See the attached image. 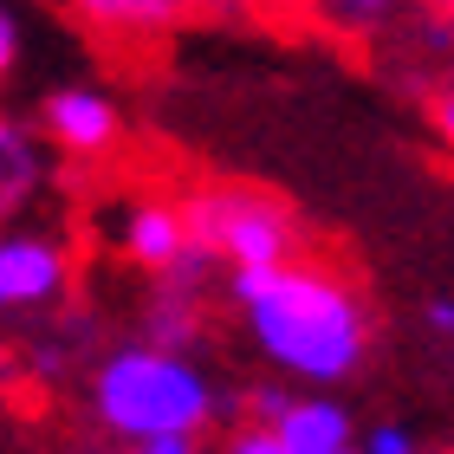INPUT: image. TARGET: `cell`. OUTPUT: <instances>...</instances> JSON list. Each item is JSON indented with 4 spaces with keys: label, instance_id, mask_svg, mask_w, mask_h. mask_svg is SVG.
I'll list each match as a JSON object with an SVG mask.
<instances>
[{
    "label": "cell",
    "instance_id": "9a60e30c",
    "mask_svg": "<svg viewBox=\"0 0 454 454\" xmlns=\"http://www.w3.org/2000/svg\"><path fill=\"white\" fill-rule=\"evenodd\" d=\"M428 117H435V137H442V150L454 156V72H448L442 85H435V111H428Z\"/></svg>",
    "mask_w": 454,
    "mask_h": 454
},
{
    "label": "cell",
    "instance_id": "52a82bcc",
    "mask_svg": "<svg viewBox=\"0 0 454 454\" xmlns=\"http://www.w3.org/2000/svg\"><path fill=\"white\" fill-rule=\"evenodd\" d=\"M286 454H357V428L338 396H299L293 416L279 422Z\"/></svg>",
    "mask_w": 454,
    "mask_h": 454
},
{
    "label": "cell",
    "instance_id": "2e32d148",
    "mask_svg": "<svg viewBox=\"0 0 454 454\" xmlns=\"http://www.w3.org/2000/svg\"><path fill=\"white\" fill-rule=\"evenodd\" d=\"M13 66H20V13L0 7V72H13Z\"/></svg>",
    "mask_w": 454,
    "mask_h": 454
},
{
    "label": "cell",
    "instance_id": "ffe728a7",
    "mask_svg": "<svg viewBox=\"0 0 454 454\" xmlns=\"http://www.w3.org/2000/svg\"><path fill=\"white\" fill-rule=\"evenodd\" d=\"M435 7H442V27L454 33V0H435Z\"/></svg>",
    "mask_w": 454,
    "mask_h": 454
},
{
    "label": "cell",
    "instance_id": "7c38bea8",
    "mask_svg": "<svg viewBox=\"0 0 454 454\" xmlns=\"http://www.w3.org/2000/svg\"><path fill=\"white\" fill-rule=\"evenodd\" d=\"M293 403L299 396H286V383H254L247 389V422L254 428H279L286 416H293Z\"/></svg>",
    "mask_w": 454,
    "mask_h": 454
},
{
    "label": "cell",
    "instance_id": "44dd1931",
    "mask_svg": "<svg viewBox=\"0 0 454 454\" xmlns=\"http://www.w3.org/2000/svg\"><path fill=\"white\" fill-rule=\"evenodd\" d=\"M357 454H364V448H357Z\"/></svg>",
    "mask_w": 454,
    "mask_h": 454
},
{
    "label": "cell",
    "instance_id": "4fadbf2b",
    "mask_svg": "<svg viewBox=\"0 0 454 454\" xmlns=\"http://www.w3.org/2000/svg\"><path fill=\"white\" fill-rule=\"evenodd\" d=\"M364 454H422V448H416V428L409 422H377L364 435Z\"/></svg>",
    "mask_w": 454,
    "mask_h": 454
},
{
    "label": "cell",
    "instance_id": "5bb4252c",
    "mask_svg": "<svg viewBox=\"0 0 454 454\" xmlns=\"http://www.w3.org/2000/svg\"><path fill=\"white\" fill-rule=\"evenodd\" d=\"M221 454H286V442H279V428H254V422H240L234 435H227Z\"/></svg>",
    "mask_w": 454,
    "mask_h": 454
},
{
    "label": "cell",
    "instance_id": "ba28073f",
    "mask_svg": "<svg viewBox=\"0 0 454 454\" xmlns=\"http://www.w3.org/2000/svg\"><path fill=\"white\" fill-rule=\"evenodd\" d=\"M66 7L98 33H117V39H150V33H169L195 0H66Z\"/></svg>",
    "mask_w": 454,
    "mask_h": 454
},
{
    "label": "cell",
    "instance_id": "8992f818",
    "mask_svg": "<svg viewBox=\"0 0 454 454\" xmlns=\"http://www.w3.org/2000/svg\"><path fill=\"white\" fill-rule=\"evenodd\" d=\"M117 247H123L130 266L169 279L176 266L189 260V221H182V201H130V208L117 215Z\"/></svg>",
    "mask_w": 454,
    "mask_h": 454
},
{
    "label": "cell",
    "instance_id": "277c9868",
    "mask_svg": "<svg viewBox=\"0 0 454 454\" xmlns=\"http://www.w3.org/2000/svg\"><path fill=\"white\" fill-rule=\"evenodd\" d=\"M66 286H72V260L52 234L13 227L0 240V305L7 312H39V305L66 299Z\"/></svg>",
    "mask_w": 454,
    "mask_h": 454
},
{
    "label": "cell",
    "instance_id": "30bf717a",
    "mask_svg": "<svg viewBox=\"0 0 454 454\" xmlns=\"http://www.w3.org/2000/svg\"><path fill=\"white\" fill-rule=\"evenodd\" d=\"M143 338L162 344V350H182V357H195V338H201V305H195V293H176V286H162V293H156V312L143 318Z\"/></svg>",
    "mask_w": 454,
    "mask_h": 454
},
{
    "label": "cell",
    "instance_id": "6da1fadb",
    "mask_svg": "<svg viewBox=\"0 0 454 454\" xmlns=\"http://www.w3.org/2000/svg\"><path fill=\"white\" fill-rule=\"evenodd\" d=\"M227 299L240 305L247 338L279 377L344 383L370 357V305L338 266L293 260L266 273H227Z\"/></svg>",
    "mask_w": 454,
    "mask_h": 454
},
{
    "label": "cell",
    "instance_id": "8fae6325",
    "mask_svg": "<svg viewBox=\"0 0 454 454\" xmlns=\"http://www.w3.org/2000/svg\"><path fill=\"white\" fill-rule=\"evenodd\" d=\"M325 13H332L344 33H383L389 20L403 13V0H325Z\"/></svg>",
    "mask_w": 454,
    "mask_h": 454
},
{
    "label": "cell",
    "instance_id": "e0dca14e",
    "mask_svg": "<svg viewBox=\"0 0 454 454\" xmlns=\"http://www.w3.org/2000/svg\"><path fill=\"white\" fill-rule=\"evenodd\" d=\"M422 318H428V332L454 338V299H428V305H422Z\"/></svg>",
    "mask_w": 454,
    "mask_h": 454
},
{
    "label": "cell",
    "instance_id": "7a4b0ae2",
    "mask_svg": "<svg viewBox=\"0 0 454 454\" xmlns=\"http://www.w3.org/2000/svg\"><path fill=\"white\" fill-rule=\"evenodd\" d=\"M215 377L182 350H162L150 338L117 344L91 370V416L117 442H169V435H201L215 422Z\"/></svg>",
    "mask_w": 454,
    "mask_h": 454
},
{
    "label": "cell",
    "instance_id": "d6986e66",
    "mask_svg": "<svg viewBox=\"0 0 454 454\" xmlns=\"http://www.w3.org/2000/svg\"><path fill=\"white\" fill-rule=\"evenodd\" d=\"M195 7H208V13H247L254 0H195Z\"/></svg>",
    "mask_w": 454,
    "mask_h": 454
},
{
    "label": "cell",
    "instance_id": "5b68a950",
    "mask_svg": "<svg viewBox=\"0 0 454 454\" xmlns=\"http://www.w3.org/2000/svg\"><path fill=\"white\" fill-rule=\"evenodd\" d=\"M39 130L66 156H105L117 143V130H123V111H117V98L98 91V85H52L39 98Z\"/></svg>",
    "mask_w": 454,
    "mask_h": 454
},
{
    "label": "cell",
    "instance_id": "9c48e42d",
    "mask_svg": "<svg viewBox=\"0 0 454 454\" xmlns=\"http://www.w3.org/2000/svg\"><path fill=\"white\" fill-rule=\"evenodd\" d=\"M39 182H46V150H39V137L20 117H0V201L20 208V201L39 195Z\"/></svg>",
    "mask_w": 454,
    "mask_h": 454
},
{
    "label": "cell",
    "instance_id": "3957f363",
    "mask_svg": "<svg viewBox=\"0 0 454 454\" xmlns=\"http://www.w3.org/2000/svg\"><path fill=\"white\" fill-rule=\"evenodd\" d=\"M189 247H201L227 273H266V266L299 260V221L279 195L247 189V182H201L182 195Z\"/></svg>",
    "mask_w": 454,
    "mask_h": 454
},
{
    "label": "cell",
    "instance_id": "ac0fdd59",
    "mask_svg": "<svg viewBox=\"0 0 454 454\" xmlns=\"http://www.w3.org/2000/svg\"><path fill=\"white\" fill-rule=\"evenodd\" d=\"M130 454H201V448H195V435H169V442H143Z\"/></svg>",
    "mask_w": 454,
    "mask_h": 454
}]
</instances>
